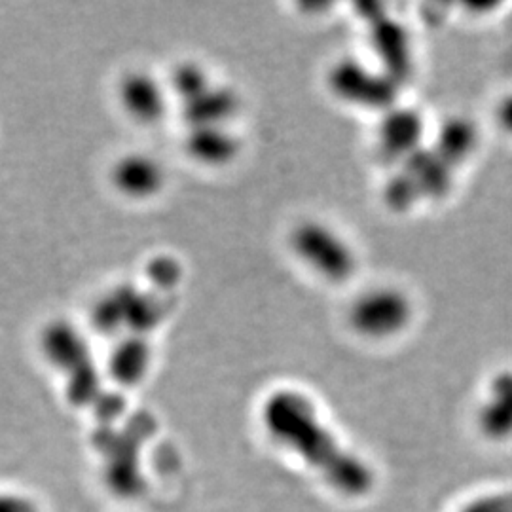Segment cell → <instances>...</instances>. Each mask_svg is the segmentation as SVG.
<instances>
[{"instance_id":"6da1fadb","label":"cell","mask_w":512,"mask_h":512,"mask_svg":"<svg viewBox=\"0 0 512 512\" xmlns=\"http://www.w3.org/2000/svg\"><path fill=\"white\" fill-rule=\"evenodd\" d=\"M262 423L272 439L298 454L336 492L361 497L372 490L370 467L338 442L306 395L294 389L274 391L262 406Z\"/></svg>"},{"instance_id":"7a4b0ae2","label":"cell","mask_w":512,"mask_h":512,"mask_svg":"<svg viewBox=\"0 0 512 512\" xmlns=\"http://www.w3.org/2000/svg\"><path fill=\"white\" fill-rule=\"evenodd\" d=\"M456 169L433 145L421 147L385 186V202L401 213L423 200H440L450 192Z\"/></svg>"},{"instance_id":"3957f363","label":"cell","mask_w":512,"mask_h":512,"mask_svg":"<svg viewBox=\"0 0 512 512\" xmlns=\"http://www.w3.org/2000/svg\"><path fill=\"white\" fill-rule=\"evenodd\" d=\"M293 249L317 274L334 283L349 279L357 266V258L348 241L315 220L302 222L294 230Z\"/></svg>"},{"instance_id":"277c9868","label":"cell","mask_w":512,"mask_h":512,"mask_svg":"<svg viewBox=\"0 0 512 512\" xmlns=\"http://www.w3.org/2000/svg\"><path fill=\"white\" fill-rule=\"evenodd\" d=\"M165 313V300L141 293L131 285H124L97 300L93 308V321L105 332L128 327L131 330L129 334L147 336L148 330L154 329L164 319Z\"/></svg>"},{"instance_id":"5b68a950","label":"cell","mask_w":512,"mask_h":512,"mask_svg":"<svg viewBox=\"0 0 512 512\" xmlns=\"http://www.w3.org/2000/svg\"><path fill=\"white\" fill-rule=\"evenodd\" d=\"M329 86L342 101L368 110L393 109L399 90V84L384 71H370L353 59L332 67Z\"/></svg>"},{"instance_id":"8992f818","label":"cell","mask_w":512,"mask_h":512,"mask_svg":"<svg viewBox=\"0 0 512 512\" xmlns=\"http://www.w3.org/2000/svg\"><path fill=\"white\" fill-rule=\"evenodd\" d=\"M412 302L397 289H376L363 294L349 311L351 327L368 338H387L406 329Z\"/></svg>"},{"instance_id":"52a82bcc","label":"cell","mask_w":512,"mask_h":512,"mask_svg":"<svg viewBox=\"0 0 512 512\" xmlns=\"http://www.w3.org/2000/svg\"><path fill=\"white\" fill-rule=\"evenodd\" d=\"M359 10L370 29V42L384 65V73L401 84L412 73L410 37L406 29L378 4H363Z\"/></svg>"},{"instance_id":"ba28073f","label":"cell","mask_w":512,"mask_h":512,"mask_svg":"<svg viewBox=\"0 0 512 512\" xmlns=\"http://www.w3.org/2000/svg\"><path fill=\"white\" fill-rule=\"evenodd\" d=\"M110 181L126 198L147 200L164 188V165L147 152H129L112 165Z\"/></svg>"},{"instance_id":"9c48e42d","label":"cell","mask_w":512,"mask_h":512,"mask_svg":"<svg viewBox=\"0 0 512 512\" xmlns=\"http://www.w3.org/2000/svg\"><path fill=\"white\" fill-rule=\"evenodd\" d=\"M40 351L46 361L67 376L90 365L92 353L82 330L65 319H55L40 332Z\"/></svg>"},{"instance_id":"30bf717a","label":"cell","mask_w":512,"mask_h":512,"mask_svg":"<svg viewBox=\"0 0 512 512\" xmlns=\"http://www.w3.org/2000/svg\"><path fill=\"white\" fill-rule=\"evenodd\" d=\"M120 105L141 124H156L167 110V92L160 80L147 71L124 74L118 86Z\"/></svg>"},{"instance_id":"8fae6325","label":"cell","mask_w":512,"mask_h":512,"mask_svg":"<svg viewBox=\"0 0 512 512\" xmlns=\"http://www.w3.org/2000/svg\"><path fill=\"white\" fill-rule=\"evenodd\" d=\"M423 120L416 110L393 107L378 131V148L387 162H401L423 147Z\"/></svg>"},{"instance_id":"7c38bea8","label":"cell","mask_w":512,"mask_h":512,"mask_svg":"<svg viewBox=\"0 0 512 512\" xmlns=\"http://www.w3.org/2000/svg\"><path fill=\"white\" fill-rule=\"evenodd\" d=\"M478 429L490 440L512 437V370L495 374L488 401L478 410Z\"/></svg>"},{"instance_id":"4fadbf2b","label":"cell","mask_w":512,"mask_h":512,"mask_svg":"<svg viewBox=\"0 0 512 512\" xmlns=\"http://www.w3.org/2000/svg\"><path fill=\"white\" fill-rule=\"evenodd\" d=\"M152 365V348L147 336L126 334L118 340L109 357L110 378L116 384L133 387L147 378Z\"/></svg>"},{"instance_id":"5bb4252c","label":"cell","mask_w":512,"mask_h":512,"mask_svg":"<svg viewBox=\"0 0 512 512\" xmlns=\"http://www.w3.org/2000/svg\"><path fill=\"white\" fill-rule=\"evenodd\" d=\"M238 109L239 99L236 93L211 84L205 92L183 103V116L190 128L224 126Z\"/></svg>"},{"instance_id":"9a60e30c","label":"cell","mask_w":512,"mask_h":512,"mask_svg":"<svg viewBox=\"0 0 512 512\" xmlns=\"http://www.w3.org/2000/svg\"><path fill=\"white\" fill-rule=\"evenodd\" d=\"M186 150L202 164L224 165L238 156L239 141L224 126H196L188 131Z\"/></svg>"},{"instance_id":"2e32d148","label":"cell","mask_w":512,"mask_h":512,"mask_svg":"<svg viewBox=\"0 0 512 512\" xmlns=\"http://www.w3.org/2000/svg\"><path fill=\"white\" fill-rule=\"evenodd\" d=\"M476 139H478V133L471 120L452 118L440 128L433 147L437 148L448 162L459 167L473 154Z\"/></svg>"},{"instance_id":"e0dca14e","label":"cell","mask_w":512,"mask_h":512,"mask_svg":"<svg viewBox=\"0 0 512 512\" xmlns=\"http://www.w3.org/2000/svg\"><path fill=\"white\" fill-rule=\"evenodd\" d=\"M99 393H101V376L93 363L69 374L67 397L71 403L76 406L93 403L99 397Z\"/></svg>"},{"instance_id":"ac0fdd59","label":"cell","mask_w":512,"mask_h":512,"mask_svg":"<svg viewBox=\"0 0 512 512\" xmlns=\"http://www.w3.org/2000/svg\"><path fill=\"white\" fill-rule=\"evenodd\" d=\"M171 86H173V92L183 99V103H186L192 97L205 92L211 86V80H209V74L205 73L202 65H198V63H181L173 71Z\"/></svg>"},{"instance_id":"d6986e66","label":"cell","mask_w":512,"mask_h":512,"mask_svg":"<svg viewBox=\"0 0 512 512\" xmlns=\"http://www.w3.org/2000/svg\"><path fill=\"white\" fill-rule=\"evenodd\" d=\"M459 512H512V490L480 495Z\"/></svg>"},{"instance_id":"ffe728a7","label":"cell","mask_w":512,"mask_h":512,"mask_svg":"<svg viewBox=\"0 0 512 512\" xmlns=\"http://www.w3.org/2000/svg\"><path fill=\"white\" fill-rule=\"evenodd\" d=\"M0 512H40L38 505L27 495L0 492Z\"/></svg>"},{"instance_id":"44dd1931","label":"cell","mask_w":512,"mask_h":512,"mask_svg":"<svg viewBox=\"0 0 512 512\" xmlns=\"http://www.w3.org/2000/svg\"><path fill=\"white\" fill-rule=\"evenodd\" d=\"M154 274L164 285L169 287V285H173L179 279V268H177V264L173 260L165 258V260H160V262L154 264Z\"/></svg>"},{"instance_id":"7402d4cb","label":"cell","mask_w":512,"mask_h":512,"mask_svg":"<svg viewBox=\"0 0 512 512\" xmlns=\"http://www.w3.org/2000/svg\"><path fill=\"white\" fill-rule=\"evenodd\" d=\"M497 120H499V126L512 135V93L501 101L497 109Z\"/></svg>"}]
</instances>
